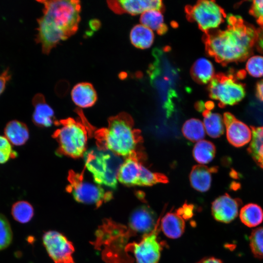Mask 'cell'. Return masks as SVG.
<instances>
[{
	"mask_svg": "<svg viewBox=\"0 0 263 263\" xmlns=\"http://www.w3.org/2000/svg\"><path fill=\"white\" fill-rule=\"evenodd\" d=\"M239 216L242 223L249 227L258 226L263 221L262 208L254 203H249L244 206L240 210Z\"/></svg>",
	"mask_w": 263,
	"mask_h": 263,
	"instance_id": "26",
	"label": "cell"
},
{
	"mask_svg": "<svg viewBox=\"0 0 263 263\" xmlns=\"http://www.w3.org/2000/svg\"><path fill=\"white\" fill-rule=\"evenodd\" d=\"M157 222L154 211L150 207L142 205L136 208L131 213L128 229L132 235L137 233L145 235L154 229Z\"/></svg>",
	"mask_w": 263,
	"mask_h": 263,
	"instance_id": "14",
	"label": "cell"
},
{
	"mask_svg": "<svg viewBox=\"0 0 263 263\" xmlns=\"http://www.w3.org/2000/svg\"><path fill=\"white\" fill-rule=\"evenodd\" d=\"M43 244L54 263H75L73 257L74 245L63 234L55 230L43 235Z\"/></svg>",
	"mask_w": 263,
	"mask_h": 263,
	"instance_id": "10",
	"label": "cell"
},
{
	"mask_svg": "<svg viewBox=\"0 0 263 263\" xmlns=\"http://www.w3.org/2000/svg\"><path fill=\"white\" fill-rule=\"evenodd\" d=\"M68 180L66 190L77 202L99 207L113 198L111 191H106L101 186L86 180L83 172L69 171Z\"/></svg>",
	"mask_w": 263,
	"mask_h": 263,
	"instance_id": "6",
	"label": "cell"
},
{
	"mask_svg": "<svg viewBox=\"0 0 263 263\" xmlns=\"http://www.w3.org/2000/svg\"><path fill=\"white\" fill-rule=\"evenodd\" d=\"M226 21L225 30H211L203 37L207 53L223 65L247 58L257 37V29L240 16L229 14Z\"/></svg>",
	"mask_w": 263,
	"mask_h": 263,
	"instance_id": "1",
	"label": "cell"
},
{
	"mask_svg": "<svg viewBox=\"0 0 263 263\" xmlns=\"http://www.w3.org/2000/svg\"><path fill=\"white\" fill-rule=\"evenodd\" d=\"M204 124L207 134L211 137L218 138L224 132V122L221 115L205 109L203 112Z\"/></svg>",
	"mask_w": 263,
	"mask_h": 263,
	"instance_id": "24",
	"label": "cell"
},
{
	"mask_svg": "<svg viewBox=\"0 0 263 263\" xmlns=\"http://www.w3.org/2000/svg\"><path fill=\"white\" fill-rule=\"evenodd\" d=\"M11 214L17 222L24 224L33 218L34 210L33 206L27 201H19L14 203L11 208Z\"/></svg>",
	"mask_w": 263,
	"mask_h": 263,
	"instance_id": "29",
	"label": "cell"
},
{
	"mask_svg": "<svg viewBox=\"0 0 263 263\" xmlns=\"http://www.w3.org/2000/svg\"><path fill=\"white\" fill-rule=\"evenodd\" d=\"M255 90V94L257 98L260 101L263 102V79L257 83Z\"/></svg>",
	"mask_w": 263,
	"mask_h": 263,
	"instance_id": "39",
	"label": "cell"
},
{
	"mask_svg": "<svg viewBox=\"0 0 263 263\" xmlns=\"http://www.w3.org/2000/svg\"><path fill=\"white\" fill-rule=\"evenodd\" d=\"M71 95L73 102L81 108L92 107L97 99V93L93 85L86 82L75 85L71 91Z\"/></svg>",
	"mask_w": 263,
	"mask_h": 263,
	"instance_id": "17",
	"label": "cell"
},
{
	"mask_svg": "<svg viewBox=\"0 0 263 263\" xmlns=\"http://www.w3.org/2000/svg\"><path fill=\"white\" fill-rule=\"evenodd\" d=\"M168 182V178L165 175L161 173L152 172L144 167L142 164H141L137 186H151L157 183Z\"/></svg>",
	"mask_w": 263,
	"mask_h": 263,
	"instance_id": "30",
	"label": "cell"
},
{
	"mask_svg": "<svg viewBox=\"0 0 263 263\" xmlns=\"http://www.w3.org/2000/svg\"><path fill=\"white\" fill-rule=\"evenodd\" d=\"M257 29V37L255 45L258 51L263 54V22L259 24Z\"/></svg>",
	"mask_w": 263,
	"mask_h": 263,
	"instance_id": "37",
	"label": "cell"
},
{
	"mask_svg": "<svg viewBox=\"0 0 263 263\" xmlns=\"http://www.w3.org/2000/svg\"><path fill=\"white\" fill-rule=\"evenodd\" d=\"M34 111L32 119L34 123L40 127H50L54 122V112L49 105L43 94H36L33 98Z\"/></svg>",
	"mask_w": 263,
	"mask_h": 263,
	"instance_id": "16",
	"label": "cell"
},
{
	"mask_svg": "<svg viewBox=\"0 0 263 263\" xmlns=\"http://www.w3.org/2000/svg\"><path fill=\"white\" fill-rule=\"evenodd\" d=\"M187 17L204 32L215 29L226 17L224 9L213 0H199L185 8Z\"/></svg>",
	"mask_w": 263,
	"mask_h": 263,
	"instance_id": "8",
	"label": "cell"
},
{
	"mask_svg": "<svg viewBox=\"0 0 263 263\" xmlns=\"http://www.w3.org/2000/svg\"><path fill=\"white\" fill-rule=\"evenodd\" d=\"M89 25L92 29L96 30L100 26V22L97 19H92L90 21Z\"/></svg>",
	"mask_w": 263,
	"mask_h": 263,
	"instance_id": "41",
	"label": "cell"
},
{
	"mask_svg": "<svg viewBox=\"0 0 263 263\" xmlns=\"http://www.w3.org/2000/svg\"><path fill=\"white\" fill-rule=\"evenodd\" d=\"M161 12L157 10H150L145 12L140 18L141 24L152 31H156L159 35L165 34L168 30V27L164 22Z\"/></svg>",
	"mask_w": 263,
	"mask_h": 263,
	"instance_id": "25",
	"label": "cell"
},
{
	"mask_svg": "<svg viewBox=\"0 0 263 263\" xmlns=\"http://www.w3.org/2000/svg\"><path fill=\"white\" fill-rule=\"evenodd\" d=\"M12 239L13 233L9 222L4 215L0 214V250L9 246Z\"/></svg>",
	"mask_w": 263,
	"mask_h": 263,
	"instance_id": "32",
	"label": "cell"
},
{
	"mask_svg": "<svg viewBox=\"0 0 263 263\" xmlns=\"http://www.w3.org/2000/svg\"><path fill=\"white\" fill-rule=\"evenodd\" d=\"M248 73L255 77L263 76V56H255L250 57L246 63Z\"/></svg>",
	"mask_w": 263,
	"mask_h": 263,
	"instance_id": "34",
	"label": "cell"
},
{
	"mask_svg": "<svg viewBox=\"0 0 263 263\" xmlns=\"http://www.w3.org/2000/svg\"><path fill=\"white\" fill-rule=\"evenodd\" d=\"M85 166L92 174L94 182L111 189L117 186V175L123 162L113 152L99 147L86 150L83 155Z\"/></svg>",
	"mask_w": 263,
	"mask_h": 263,
	"instance_id": "4",
	"label": "cell"
},
{
	"mask_svg": "<svg viewBox=\"0 0 263 263\" xmlns=\"http://www.w3.org/2000/svg\"><path fill=\"white\" fill-rule=\"evenodd\" d=\"M161 222L162 231L168 238H179L185 231L184 219L176 212H168L162 218Z\"/></svg>",
	"mask_w": 263,
	"mask_h": 263,
	"instance_id": "20",
	"label": "cell"
},
{
	"mask_svg": "<svg viewBox=\"0 0 263 263\" xmlns=\"http://www.w3.org/2000/svg\"><path fill=\"white\" fill-rule=\"evenodd\" d=\"M216 167L208 168L202 165L194 166L189 174L192 187L200 192H206L210 188L211 173L217 171Z\"/></svg>",
	"mask_w": 263,
	"mask_h": 263,
	"instance_id": "18",
	"label": "cell"
},
{
	"mask_svg": "<svg viewBox=\"0 0 263 263\" xmlns=\"http://www.w3.org/2000/svg\"><path fill=\"white\" fill-rule=\"evenodd\" d=\"M190 73L192 78L202 84L209 83L214 76L212 64L205 58L198 59L193 64Z\"/></svg>",
	"mask_w": 263,
	"mask_h": 263,
	"instance_id": "21",
	"label": "cell"
},
{
	"mask_svg": "<svg viewBox=\"0 0 263 263\" xmlns=\"http://www.w3.org/2000/svg\"><path fill=\"white\" fill-rule=\"evenodd\" d=\"M133 127V120L128 113L123 112L110 117L107 127L96 132L98 147L126 157L140 151L139 148L143 142L141 132Z\"/></svg>",
	"mask_w": 263,
	"mask_h": 263,
	"instance_id": "3",
	"label": "cell"
},
{
	"mask_svg": "<svg viewBox=\"0 0 263 263\" xmlns=\"http://www.w3.org/2000/svg\"><path fill=\"white\" fill-rule=\"evenodd\" d=\"M208 92L210 98L219 101L221 107L235 105L245 95L244 85L231 74L214 75L209 82Z\"/></svg>",
	"mask_w": 263,
	"mask_h": 263,
	"instance_id": "7",
	"label": "cell"
},
{
	"mask_svg": "<svg viewBox=\"0 0 263 263\" xmlns=\"http://www.w3.org/2000/svg\"><path fill=\"white\" fill-rule=\"evenodd\" d=\"M17 156V153L13 150L12 145L4 136L0 135V165L6 163Z\"/></svg>",
	"mask_w": 263,
	"mask_h": 263,
	"instance_id": "33",
	"label": "cell"
},
{
	"mask_svg": "<svg viewBox=\"0 0 263 263\" xmlns=\"http://www.w3.org/2000/svg\"><path fill=\"white\" fill-rule=\"evenodd\" d=\"M197 263H223L222 261L215 257L205 258Z\"/></svg>",
	"mask_w": 263,
	"mask_h": 263,
	"instance_id": "40",
	"label": "cell"
},
{
	"mask_svg": "<svg viewBox=\"0 0 263 263\" xmlns=\"http://www.w3.org/2000/svg\"><path fill=\"white\" fill-rule=\"evenodd\" d=\"M252 139L247 149L256 163L263 169V126H251Z\"/></svg>",
	"mask_w": 263,
	"mask_h": 263,
	"instance_id": "23",
	"label": "cell"
},
{
	"mask_svg": "<svg viewBox=\"0 0 263 263\" xmlns=\"http://www.w3.org/2000/svg\"><path fill=\"white\" fill-rule=\"evenodd\" d=\"M205 106L206 109L210 110L214 107V105L212 102L208 101L205 103Z\"/></svg>",
	"mask_w": 263,
	"mask_h": 263,
	"instance_id": "43",
	"label": "cell"
},
{
	"mask_svg": "<svg viewBox=\"0 0 263 263\" xmlns=\"http://www.w3.org/2000/svg\"><path fill=\"white\" fill-rule=\"evenodd\" d=\"M4 133L9 142L16 146L25 144L29 138V131L27 125L17 120L10 121L6 124Z\"/></svg>",
	"mask_w": 263,
	"mask_h": 263,
	"instance_id": "19",
	"label": "cell"
},
{
	"mask_svg": "<svg viewBox=\"0 0 263 263\" xmlns=\"http://www.w3.org/2000/svg\"><path fill=\"white\" fill-rule=\"evenodd\" d=\"M216 153V148L211 142L201 140L198 142L193 149L194 159L201 164H207L214 158Z\"/></svg>",
	"mask_w": 263,
	"mask_h": 263,
	"instance_id": "27",
	"label": "cell"
},
{
	"mask_svg": "<svg viewBox=\"0 0 263 263\" xmlns=\"http://www.w3.org/2000/svg\"><path fill=\"white\" fill-rule=\"evenodd\" d=\"M107 2L109 8L117 14L137 15L150 10L162 11L164 9L163 2L159 0H115Z\"/></svg>",
	"mask_w": 263,
	"mask_h": 263,
	"instance_id": "11",
	"label": "cell"
},
{
	"mask_svg": "<svg viewBox=\"0 0 263 263\" xmlns=\"http://www.w3.org/2000/svg\"><path fill=\"white\" fill-rule=\"evenodd\" d=\"M55 124L59 126L53 134L58 145L57 153L73 158L83 156L88 134L85 125L70 117L56 121Z\"/></svg>",
	"mask_w": 263,
	"mask_h": 263,
	"instance_id": "5",
	"label": "cell"
},
{
	"mask_svg": "<svg viewBox=\"0 0 263 263\" xmlns=\"http://www.w3.org/2000/svg\"><path fill=\"white\" fill-rule=\"evenodd\" d=\"M43 5V15L38 19L36 38L43 53L48 55L61 41L74 35L80 21V1L75 0L38 1Z\"/></svg>",
	"mask_w": 263,
	"mask_h": 263,
	"instance_id": "2",
	"label": "cell"
},
{
	"mask_svg": "<svg viewBox=\"0 0 263 263\" xmlns=\"http://www.w3.org/2000/svg\"><path fill=\"white\" fill-rule=\"evenodd\" d=\"M224 122L226 138L229 143L235 147L245 145L252 139V131L244 123L229 112L224 114Z\"/></svg>",
	"mask_w": 263,
	"mask_h": 263,
	"instance_id": "12",
	"label": "cell"
},
{
	"mask_svg": "<svg viewBox=\"0 0 263 263\" xmlns=\"http://www.w3.org/2000/svg\"><path fill=\"white\" fill-rule=\"evenodd\" d=\"M194 207L192 204H184L176 211L184 220H188L193 215Z\"/></svg>",
	"mask_w": 263,
	"mask_h": 263,
	"instance_id": "36",
	"label": "cell"
},
{
	"mask_svg": "<svg viewBox=\"0 0 263 263\" xmlns=\"http://www.w3.org/2000/svg\"><path fill=\"white\" fill-rule=\"evenodd\" d=\"M182 131L184 136L192 142L201 140L205 135L203 123L196 118H191L186 121L182 127Z\"/></svg>",
	"mask_w": 263,
	"mask_h": 263,
	"instance_id": "28",
	"label": "cell"
},
{
	"mask_svg": "<svg viewBox=\"0 0 263 263\" xmlns=\"http://www.w3.org/2000/svg\"><path fill=\"white\" fill-rule=\"evenodd\" d=\"M249 13L257 19L259 25L263 22V0L252 1Z\"/></svg>",
	"mask_w": 263,
	"mask_h": 263,
	"instance_id": "35",
	"label": "cell"
},
{
	"mask_svg": "<svg viewBox=\"0 0 263 263\" xmlns=\"http://www.w3.org/2000/svg\"><path fill=\"white\" fill-rule=\"evenodd\" d=\"M130 37L132 44L142 49L150 47L154 37L153 31L142 24L134 26L131 31Z\"/></svg>",
	"mask_w": 263,
	"mask_h": 263,
	"instance_id": "22",
	"label": "cell"
},
{
	"mask_svg": "<svg viewBox=\"0 0 263 263\" xmlns=\"http://www.w3.org/2000/svg\"><path fill=\"white\" fill-rule=\"evenodd\" d=\"M242 204L240 199L233 198L225 193L217 197L212 202V215L218 222L230 223L237 217Z\"/></svg>",
	"mask_w": 263,
	"mask_h": 263,
	"instance_id": "13",
	"label": "cell"
},
{
	"mask_svg": "<svg viewBox=\"0 0 263 263\" xmlns=\"http://www.w3.org/2000/svg\"><path fill=\"white\" fill-rule=\"evenodd\" d=\"M145 158L141 150L134 152L126 157L119 170L117 180L128 187L137 186L140 165Z\"/></svg>",
	"mask_w": 263,
	"mask_h": 263,
	"instance_id": "15",
	"label": "cell"
},
{
	"mask_svg": "<svg viewBox=\"0 0 263 263\" xmlns=\"http://www.w3.org/2000/svg\"><path fill=\"white\" fill-rule=\"evenodd\" d=\"M196 110L198 111L203 112L205 109V103L202 101L197 102L195 105Z\"/></svg>",
	"mask_w": 263,
	"mask_h": 263,
	"instance_id": "42",
	"label": "cell"
},
{
	"mask_svg": "<svg viewBox=\"0 0 263 263\" xmlns=\"http://www.w3.org/2000/svg\"><path fill=\"white\" fill-rule=\"evenodd\" d=\"M11 77L8 70H5L0 75V94L3 92L7 82Z\"/></svg>",
	"mask_w": 263,
	"mask_h": 263,
	"instance_id": "38",
	"label": "cell"
},
{
	"mask_svg": "<svg viewBox=\"0 0 263 263\" xmlns=\"http://www.w3.org/2000/svg\"><path fill=\"white\" fill-rule=\"evenodd\" d=\"M160 219L154 229L143 235L138 242L130 243L125 246V251L132 252L137 263H158L165 244L159 240Z\"/></svg>",
	"mask_w": 263,
	"mask_h": 263,
	"instance_id": "9",
	"label": "cell"
},
{
	"mask_svg": "<svg viewBox=\"0 0 263 263\" xmlns=\"http://www.w3.org/2000/svg\"><path fill=\"white\" fill-rule=\"evenodd\" d=\"M249 239L250 249L254 256L263 259V226L253 230Z\"/></svg>",
	"mask_w": 263,
	"mask_h": 263,
	"instance_id": "31",
	"label": "cell"
}]
</instances>
